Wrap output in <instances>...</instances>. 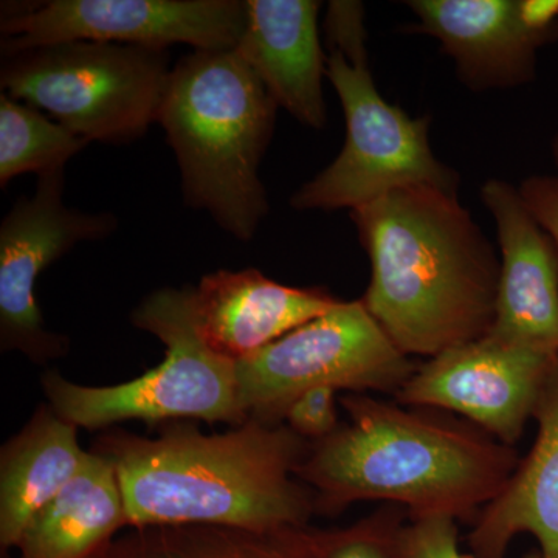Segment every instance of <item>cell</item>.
<instances>
[{
	"label": "cell",
	"instance_id": "4fadbf2b",
	"mask_svg": "<svg viewBox=\"0 0 558 558\" xmlns=\"http://www.w3.org/2000/svg\"><path fill=\"white\" fill-rule=\"evenodd\" d=\"M413 31L438 39L459 80L475 92L535 78L537 51L558 38L529 17L524 0H410Z\"/></svg>",
	"mask_w": 558,
	"mask_h": 558
},
{
	"label": "cell",
	"instance_id": "8992f818",
	"mask_svg": "<svg viewBox=\"0 0 558 558\" xmlns=\"http://www.w3.org/2000/svg\"><path fill=\"white\" fill-rule=\"evenodd\" d=\"M366 39V28H354L328 40L326 78L341 102L347 138L337 159L292 194L293 209L352 211L411 186L458 194V172L429 145L432 119L410 117L377 90Z\"/></svg>",
	"mask_w": 558,
	"mask_h": 558
},
{
	"label": "cell",
	"instance_id": "5bb4252c",
	"mask_svg": "<svg viewBox=\"0 0 558 558\" xmlns=\"http://www.w3.org/2000/svg\"><path fill=\"white\" fill-rule=\"evenodd\" d=\"M193 290L202 339L240 362L340 303L328 290L290 288L259 270H218Z\"/></svg>",
	"mask_w": 558,
	"mask_h": 558
},
{
	"label": "cell",
	"instance_id": "5b68a950",
	"mask_svg": "<svg viewBox=\"0 0 558 558\" xmlns=\"http://www.w3.org/2000/svg\"><path fill=\"white\" fill-rule=\"evenodd\" d=\"M131 322L165 344L163 362L113 387H86L58 371H46L40 384L57 414L89 432H106L126 421L159 427L175 421L236 427L247 421L238 396L236 362L202 339L191 288L156 290L132 311Z\"/></svg>",
	"mask_w": 558,
	"mask_h": 558
},
{
	"label": "cell",
	"instance_id": "9c48e42d",
	"mask_svg": "<svg viewBox=\"0 0 558 558\" xmlns=\"http://www.w3.org/2000/svg\"><path fill=\"white\" fill-rule=\"evenodd\" d=\"M5 10L2 54L70 40L234 50L245 24L241 0H50Z\"/></svg>",
	"mask_w": 558,
	"mask_h": 558
},
{
	"label": "cell",
	"instance_id": "d6986e66",
	"mask_svg": "<svg viewBox=\"0 0 558 558\" xmlns=\"http://www.w3.org/2000/svg\"><path fill=\"white\" fill-rule=\"evenodd\" d=\"M89 558H318L315 527L277 531L218 524L128 527Z\"/></svg>",
	"mask_w": 558,
	"mask_h": 558
},
{
	"label": "cell",
	"instance_id": "d4e9b609",
	"mask_svg": "<svg viewBox=\"0 0 558 558\" xmlns=\"http://www.w3.org/2000/svg\"><path fill=\"white\" fill-rule=\"evenodd\" d=\"M550 148H553V159L554 163H556V167L558 168V134L553 140V145H550Z\"/></svg>",
	"mask_w": 558,
	"mask_h": 558
},
{
	"label": "cell",
	"instance_id": "7c38bea8",
	"mask_svg": "<svg viewBox=\"0 0 558 558\" xmlns=\"http://www.w3.org/2000/svg\"><path fill=\"white\" fill-rule=\"evenodd\" d=\"M497 223L499 281L487 336L558 352V247L532 215L520 190L488 179L480 191Z\"/></svg>",
	"mask_w": 558,
	"mask_h": 558
},
{
	"label": "cell",
	"instance_id": "cb8c5ba5",
	"mask_svg": "<svg viewBox=\"0 0 558 558\" xmlns=\"http://www.w3.org/2000/svg\"><path fill=\"white\" fill-rule=\"evenodd\" d=\"M519 190L534 218L558 247V175H531L521 182Z\"/></svg>",
	"mask_w": 558,
	"mask_h": 558
},
{
	"label": "cell",
	"instance_id": "6da1fadb",
	"mask_svg": "<svg viewBox=\"0 0 558 558\" xmlns=\"http://www.w3.org/2000/svg\"><path fill=\"white\" fill-rule=\"evenodd\" d=\"M347 421L311 444L296 478L315 513L336 517L359 501L400 506L409 520L473 524L519 465L515 447L461 417L347 392Z\"/></svg>",
	"mask_w": 558,
	"mask_h": 558
},
{
	"label": "cell",
	"instance_id": "7a4b0ae2",
	"mask_svg": "<svg viewBox=\"0 0 558 558\" xmlns=\"http://www.w3.org/2000/svg\"><path fill=\"white\" fill-rule=\"evenodd\" d=\"M311 442L284 424L248 417L205 435L191 421L160 425L156 438L106 429L90 451L119 476L126 529L218 524L277 531L310 526L314 494L296 478Z\"/></svg>",
	"mask_w": 558,
	"mask_h": 558
},
{
	"label": "cell",
	"instance_id": "3957f363",
	"mask_svg": "<svg viewBox=\"0 0 558 558\" xmlns=\"http://www.w3.org/2000/svg\"><path fill=\"white\" fill-rule=\"evenodd\" d=\"M351 220L371 263L360 300L400 351L432 359L487 336L499 258L458 194L396 190Z\"/></svg>",
	"mask_w": 558,
	"mask_h": 558
},
{
	"label": "cell",
	"instance_id": "277c9868",
	"mask_svg": "<svg viewBox=\"0 0 558 558\" xmlns=\"http://www.w3.org/2000/svg\"><path fill=\"white\" fill-rule=\"evenodd\" d=\"M278 105L236 50L186 54L171 70L159 119L174 150L183 202L238 241L269 215L259 178Z\"/></svg>",
	"mask_w": 558,
	"mask_h": 558
},
{
	"label": "cell",
	"instance_id": "603a6c76",
	"mask_svg": "<svg viewBox=\"0 0 558 558\" xmlns=\"http://www.w3.org/2000/svg\"><path fill=\"white\" fill-rule=\"evenodd\" d=\"M337 395L330 387L312 388L290 403L282 422L307 442L328 438L341 424Z\"/></svg>",
	"mask_w": 558,
	"mask_h": 558
},
{
	"label": "cell",
	"instance_id": "52a82bcc",
	"mask_svg": "<svg viewBox=\"0 0 558 558\" xmlns=\"http://www.w3.org/2000/svg\"><path fill=\"white\" fill-rule=\"evenodd\" d=\"M171 70L163 49L70 40L2 54L0 87L89 143L126 145L159 119Z\"/></svg>",
	"mask_w": 558,
	"mask_h": 558
},
{
	"label": "cell",
	"instance_id": "7402d4cb",
	"mask_svg": "<svg viewBox=\"0 0 558 558\" xmlns=\"http://www.w3.org/2000/svg\"><path fill=\"white\" fill-rule=\"evenodd\" d=\"M399 558H472L459 548L458 521L451 519L409 520L400 529ZM523 558H543L531 549Z\"/></svg>",
	"mask_w": 558,
	"mask_h": 558
},
{
	"label": "cell",
	"instance_id": "e0dca14e",
	"mask_svg": "<svg viewBox=\"0 0 558 558\" xmlns=\"http://www.w3.org/2000/svg\"><path fill=\"white\" fill-rule=\"evenodd\" d=\"M78 428L50 403L36 409L0 450V548L16 549L28 521L57 497L89 461Z\"/></svg>",
	"mask_w": 558,
	"mask_h": 558
},
{
	"label": "cell",
	"instance_id": "8fae6325",
	"mask_svg": "<svg viewBox=\"0 0 558 558\" xmlns=\"http://www.w3.org/2000/svg\"><path fill=\"white\" fill-rule=\"evenodd\" d=\"M558 366V352L484 336L418 365L396 392L411 409L458 414L515 447Z\"/></svg>",
	"mask_w": 558,
	"mask_h": 558
},
{
	"label": "cell",
	"instance_id": "30bf717a",
	"mask_svg": "<svg viewBox=\"0 0 558 558\" xmlns=\"http://www.w3.org/2000/svg\"><path fill=\"white\" fill-rule=\"evenodd\" d=\"M119 227L112 213L64 204V171L40 175L32 197H21L0 226V348L36 365L68 354L69 339L50 332L35 299L36 281L80 242L100 241Z\"/></svg>",
	"mask_w": 558,
	"mask_h": 558
},
{
	"label": "cell",
	"instance_id": "2e32d148",
	"mask_svg": "<svg viewBox=\"0 0 558 558\" xmlns=\"http://www.w3.org/2000/svg\"><path fill=\"white\" fill-rule=\"evenodd\" d=\"M537 438L490 505L473 521L472 558H506L521 534L537 539L543 558H558V366L534 411Z\"/></svg>",
	"mask_w": 558,
	"mask_h": 558
},
{
	"label": "cell",
	"instance_id": "ac0fdd59",
	"mask_svg": "<svg viewBox=\"0 0 558 558\" xmlns=\"http://www.w3.org/2000/svg\"><path fill=\"white\" fill-rule=\"evenodd\" d=\"M126 529V510L116 468L90 451L68 486L22 532L17 558H89Z\"/></svg>",
	"mask_w": 558,
	"mask_h": 558
},
{
	"label": "cell",
	"instance_id": "ffe728a7",
	"mask_svg": "<svg viewBox=\"0 0 558 558\" xmlns=\"http://www.w3.org/2000/svg\"><path fill=\"white\" fill-rule=\"evenodd\" d=\"M89 145L39 109L0 95V185L17 175L64 171L65 165Z\"/></svg>",
	"mask_w": 558,
	"mask_h": 558
},
{
	"label": "cell",
	"instance_id": "44dd1931",
	"mask_svg": "<svg viewBox=\"0 0 558 558\" xmlns=\"http://www.w3.org/2000/svg\"><path fill=\"white\" fill-rule=\"evenodd\" d=\"M407 521L405 509L385 505L351 526L315 529L318 558H399V532Z\"/></svg>",
	"mask_w": 558,
	"mask_h": 558
},
{
	"label": "cell",
	"instance_id": "ba28073f",
	"mask_svg": "<svg viewBox=\"0 0 558 558\" xmlns=\"http://www.w3.org/2000/svg\"><path fill=\"white\" fill-rule=\"evenodd\" d=\"M362 300L304 323L250 357L236 362L238 396L245 416L279 424L303 392H396L416 371Z\"/></svg>",
	"mask_w": 558,
	"mask_h": 558
},
{
	"label": "cell",
	"instance_id": "9a60e30c",
	"mask_svg": "<svg viewBox=\"0 0 558 558\" xmlns=\"http://www.w3.org/2000/svg\"><path fill=\"white\" fill-rule=\"evenodd\" d=\"M315 0H247L236 53L247 62L278 108L304 126H326L323 76L326 54Z\"/></svg>",
	"mask_w": 558,
	"mask_h": 558
}]
</instances>
